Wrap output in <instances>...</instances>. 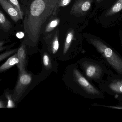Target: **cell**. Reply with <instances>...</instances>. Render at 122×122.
<instances>
[{
	"instance_id": "52a82bcc",
	"label": "cell",
	"mask_w": 122,
	"mask_h": 122,
	"mask_svg": "<svg viewBox=\"0 0 122 122\" xmlns=\"http://www.w3.org/2000/svg\"><path fill=\"white\" fill-rule=\"evenodd\" d=\"M100 89L104 93L113 96L122 103V77L113 72L107 75V79L98 84Z\"/></svg>"
},
{
	"instance_id": "9a60e30c",
	"label": "cell",
	"mask_w": 122,
	"mask_h": 122,
	"mask_svg": "<svg viewBox=\"0 0 122 122\" xmlns=\"http://www.w3.org/2000/svg\"><path fill=\"white\" fill-rule=\"evenodd\" d=\"M92 105L93 106L100 107H104V108L112 109L122 110V103H120L119 104L112 105H101L94 103L92 104Z\"/></svg>"
},
{
	"instance_id": "277c9868",
	"label": "cell",
	"mask_w": 122,
	"mask_h": 122,
	"mask_svg": "<svg viewBox=\"0 0 122 122\" xmlns=\"http://www.w3.org/2000/svg\"><path fill=\"white\" fill-rule=\"evenodd\" d=\"M85 76L91 81L99 84L104 80L105 74H110L113 72L103 61L85 57L76 62Z\"/></svg>"
},
{
	"instance_id": "6da1fadb",
	"label": "cell",
	"mask_w": 122,
	"mask_h": 122,
	"mask_svg": "<svg viewBox=\"0 0 122 122\" xmlns=\"http://www.w3.org/2000/svg\"><path fill=\"white\" fill-rule=\"evenodd\" d=\"M61 0H31L26 8L23 21L24 40L30 53L38 51V45L43 25L56 15Z\"/></svg>"
},
{
	"instance_id": "ba28073f",
	"label": "cell",
	"mask_w": 122,
	"mask_h": 122,
	"mask_svg": "<svg viewBox=\"0 0 122 122\" xmlns=\"http://www.w3.org/2000/svg\"><path fill=\"white\" fill-rule=\"evenodd\" d=\"M39 52L42 61L41 71L49 76L53 72L58 73L59 64L57 59L49 51L46 46Z\"/></svg>"
},
{
	"instance_id": "8992f818",
	"label": "cell",
	"mask_w": 122,
	"mask_h": 122,
	"mask_svg": "<svg viewBox=\"0 0 122 122\" xmlns=\"http://www.w3.org/2000/svg\"><path fill=\"white\" fill-rule=\"evenodd\" d=\"M100 17L102 26L109 28L115 26L122 19V0H109L104 6Z\"/></svg>"
},
{
	"instance_id": "7c38bea8",
	"label": "cell",
	"mask_w": 122,
	"mask_h": 122,
	"mask_svg": "<svg viewBox=\"0 0 122 122\" xmlns=\"http://www.w3.org/2000/svg\"><path fill=\"white\" fill-rule=\"evenodd\" d=\"M15 29L13 24L0 9V32L11 35Z\"/></svg>"
},
{
	"instance_id": "e0dca14e",
	"label": "cell",
	"mask_w": 122,
	"mask_h": 122,
	"mask_svg": "<svg viewBox=\"0 0 122 122\" xmlns=\"http://www.w3.org/2000/svg\"><path fill=\"white\" fill-rule=\"evenodd\" d=\"M8 1L10 3L12 4L16 8L19 12L22 19L23 18L24 13L23 9L21 7L20 5V3L19 1L18 0H6Z\"/></svg>"
},
{
	"instance_id": "7a4b0ae2",
	"label": "cell",
	"mask_w": 122,
	"mask_h": 122,
	"mask_svg": "<svg viewBox=\"0 0 122 122\" xmlns=\"http://www.w3.org/2000/svg\"><path fill=\"white\" fill-rule=\"evenodd\" d=\"M62 80L69 90L84 98L91 100L105 98L104 92L85 76L76 63L66 67Z\"/></svg>"
},
{
	"instance_id": "5bb4252c",
	"label": "cell",
	"mask_w": 122,
	"mask_h": 122,
	"mask_svg": "<svg viewBox=\"0 0 122 122\" xmlns=\"http://www.w3.org/2000/svg\"><path fill=\"white\" fill-rule=\"evenodd\" d=\"M19 63V59L16 53L10 57L0 67V73L5 71Z\"/></svg>"
},
{
	"instance_id": "cb8c5ba5",
	"label": "cell",
	"mask_w": 122,
	"mask_h": 122,
	"mask_svg": "<svg viewBox=\"0 0 122 122\" xmlns=\"http://www.w3.org/2000/svg\"><path fill=\"white\" fill-rule=\"evenodd\" d=\"M5 107L3 102L1 101H0V108H4Z\"/></svg>"
},
{
	"instance_id": "d6986e66",
	"label": "cell",
	"mask_w": 122,
	"mask_h": 122,
	"mask_svg": "<svg viewBox=\"0 0 122 122\" xmlns=\"http://www.w3.org/2000/svg\"><path fill=\"white\" fill-rule=\"evenodd\" d=\"M7 99H8V102L7 107L8 108H13L14 107V104L12 100V96L11 97L9 94L6 95Z\"/></svg>"
},
{
	"instance_id": "5b68a950",
	"label": "cell",
	"mask_w": 122,
	"mask_h": 122,
	"mask_svg": "<svg viewBox=\"0 0 122 122\" xmlns=\"http://www.w3.org/2000/svg\"><path fill=\"white\" fill-rule=\"evenodd\" d=\"M49 76L41 71L34 75L27 71L19 72L18 79L15 87L12 99L15 102L20 100L24 95L33 89Z\"/></svg>"
},
{
	"instance_id": "8fae6325",
	"label": "cell",
	"mask_w": 122,
	"mask_h": 122,
	"mask_svg": "<svg viewBox=\"0 0 122 122\" xmlns=\"http://www.w3.org/2000/svg\"><path fill=\"white\" fill-rule=\"evenodd\" d=\"M0 5L14 22L22 19L18 10L6 0H0Z\"/></svg>"
},
{
	"instance_id": "ffe728a7",
	"label": "cell",
	"mask_w": 122,
	"mask_h": 122,
	"mask_svg": "<svg viewBox=\"0 0 122 122\" xmlns=\"http://www.w3.org/2000/svg\"><path fill=\"white\" fill-rule=\"evenodd\" d=\"M71 0H61L59 3V7H64L67 5Z\"/></svg>"
},
{
	"instance_id": "603a6c76",
	"label": "cell",
	"mask_w": 122,
	"mask_h": 122,
	"mask_svg": "<svg viewBox=\"0 0 122 122\" xmlns=\"http://www.w3.org/2000/svg\"><path fill=\"white\" fill-rule=\"evenodd\" d=\"M120 37V41H121V44L122 47V28L120 30L119 32Z\"/></svg>"
},
{
	"instance_id": "30bf717a",
	"label": "cell",
	"mask_w": 122,
	"mask_h": 122,
	"mask_svg": "<svg viewBox=\"0 0 122 122\" xmlns=\"http://www.w3.org/2000/svg\"><path fill=\"white\" fill-rule=\"evenodd\" d=\"M16 53L19 59V63L16 65L19 72L26 71L28 62V52L26 46L23 42L20 46L18 49Z\"/></svg>"
},
{
	"instance_id": "3957f363",
	"label": "cell",
	"mask_w": 122,
	"mask_h": 122,
	"mask_svg": "<svg viewBox=\"0 0 122 122\" xmlns=\"http://www.w3.org/2000/svg\"><path fill=\"white\" fill-rule=\"evenodd\" d=\"M87 41L95 48L107 67L122 77V56L112 47L99 37H92Z\"/></svg>"
},
{
	"instance_id": "44dd1931",
	"label": "cell",
	"mask_w": 122,
	"mask_h": 122,
	"mask_svg": "<svg viewBox=\"0 0 122 122\" xmlns=\"http://www.w3.org/2000/svg\"><path fill=\"white\" fill-rule=\"evenodd\" d=\"M6 41H0V52L6 49L8 47L10 46H5L4 44H5Z\"/></svg>"
},
{
	"instance_id": "4fadbf2b",
	"label": "cell",
	"mask_w": 122,
	"mask_h": 122,
	"mask_svg": "<svg viewBox=\"0 0 122 122\" xmlns=\"http://www.w3.org/2000/svg\"><path fill=\"white\" fill-rule=\"evenodd\" d=\"M46 42L49 51L57 59L60 47V42L57 34H55L53 38L46 40Z\"/></svg>"
},
{
	"instance_id": "ac0fdd59",
	"label": "cell",
	"mask_w": 122,
	"mask_h": 122,
	"mask_svg": "<svg viewBox=\"0 0 122 122\" xmlns=\"http://www.w3.org/2000/svg\"><path fill=\"white\" fill-rule=\"evenodd\" d=\"M18 49H14L11 50H8L3 53L0 55V62L4 60L9 56L17 52Z\"/></svg>"
},
{
	"instance_id": "2e32d148",
	"label": "cell",
	"mask_w": 122,
	"mask_h": 122,
	"mask_svg": "<svg viewBox=\"0 0 122 122\" xmlns=\"http://www.w3.org/2000/svg\"><path fill=\"white\" fill-rule=\"evenodd\" d=\"M59 22L60 20L58 19H56L52 20L46 27L45 32H51L58 25Z\"/></svg>"
},
{
	"instance_id": "7402d4cb",
	"label": "cell",
	"mask_w": 122,
	"mask_h": 122,
	"mask_svg": "<svg viewBox=\"0 0 122 122\" xmlns=\"http://www.w3.org/2000/svg\"><path fill=\"white\" fill-rule=\"evenodd\" d=\"M96 2L98 4H102V6L104 7L107 2L109 0H95Z\"/></svg>"
},
{
	"instance_id": "9c48e42d",
	"label": "cell",
	"mask_w": 122,
	"mask_h": 122,
	"mask_svg": "<svg viewBox=\"0 0 122 122\" xmlns=\"http://www.w3.org/2000/svg\"><path fill=\"white\" fill-rule=\"evenodd\" d=\"M93 1V0H76L72 8L71 13L74 14H84L90 9Z\"/></svg>"
}]
</instances>
